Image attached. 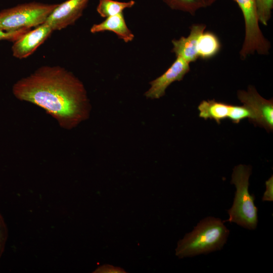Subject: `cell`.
Instances as JSON below:
<instances>
[{"label": "cell", "mask_w": 273, "mask_h": 273, "mask_svg": "<svg viewBox=\"0 0 273 273\" xmlns=\"http://www.w3.org/2000/svg\"><path fill=\"white\" fill-rule=\"evenodd\" d=\"M259 22L267 26L271 18L273 0H255Z\"/></svg>", "instance_id": "2e32d148"}, {"label": "cell", "mask_w": 273, "mask_h": 273, "mask_svg": "<svg viewBox=\"0 0 273 273\" xmlns=\"http://www.w3.org/2000/svg\"><path fill=\"white\" fill-rule=\"evenodd\" d=\"M135 1L119 2L114 0H99L97 7L98 14L103 18L116 15L121 13L127 8H130L135 5Z\"/></svg>", "instance_id": "5bb4252c"}, {"label": "cell", "mask_w": 273, "mask_h": 273, "mask_svg": "<svg viewBox=\"0 0 273 273\" xmlns=\"http://www.w3.org/2000/svg\"><path fill=\"white\" fill-rule=\"evenodd\" d=\"M7 237V228L4 219L0 214V257L4 251Z\"/></svg>", "instance_id": "d6986e66"}, {"label": "cell", "mask_w": 273, "mask_h": 273, "mask_svg": "<svg viewBox=\"0 0 273 273\" xmlns=\"http://www.w3.org/2000/svg\"><path fill=\"white\" fill-rule=\"evenodd\" d=\"M53 30L43 23L30 29L15 41L12 47L13 56L18 59L26 58L31 55L51 35Z\"/></svg>", "instance_id": "9c48e42d"}, {"label": "cell", "mask_w": 273, "mask_h": 273, "mask_svg": "<svg viewBox=\"0 0 273 273\" xmlns=\"http://www.w3.org/2000/svg\"><path fill=\"white\" fill-rule=\"evenodd\" d=\"M251 167L239 164L233 169L231 183L236 190L232 207L227 210L228 220L224 222H234L238 225L254 230L258 224V209L254 204L255 196L249 192V179Z\"/></svg>", "instance_id": "3957f363"}, {"label": "cell", "mask_w": 273, "mask_h": 273, "mask_svg": "<svg viewBox=\"0 0 273 273\" xmlns=\"http://www.w3.org/2000/svg\"><path fill=\"white\" fill-rule=\"evenodd\" d=\"M58 4L29 2L0 11V30L11 31L31 28L45 22Z\"/></svg>", "instance_id": "277c9868"}, {"label": "cell", "mask_w": 273, "mask_h": 273, "mask_svg": "<svg viewBox=\"0 0 273 273\" xmlns=\"http://www.w3.org/2000/svg\"><path fill=\"white\" fill-rule=\"evenodd\" d=\"M96 272H124V270L119 267H115L114 266L107 265H103L99 267Z\"/></svg>", "instance_id": "44dd1931"}, {"label": "cell", "mask_w": 273, "mask_h": 273, "mask_svg": "<svg viewBox=\"0 0 273 273\" xmlns=\"http://www.w3.org/2000/svg\"><path fill=\"white\" fill-rule=\"evenodd\" d=\"M229 234L230 230L223 221L207 216L177 242L175 255L183 258L220 250L226 244Z\"/></svg>", "instance_id": "7a4b0ae2"}, {"label": "cell", "mask_w": 273, "mask_h": 273, "mask_svg": "<svg viewBox=\"0 0 273 273\" xmlns=\"http://www.w3.org/2000/svg\"><path fill=\"white\" fill-rule=\"evenodd\" d=\"M171 9L195 15L196 12L207 6V0H162Z\"/></svg>", "instance_id": "9a60e30c"}, {"label": "cell", "mask_w": 273, "mask_h": 273, "mask_svg": "<svg viewBox=\"0 0 273 273\" xmlns=\"http://www.w3.org/2000/svg\"><path fill=\"white\" fill-rule=\"evenodd\" d=\"M206 27L204 24H193L187 37L181 36L178 39L172 40L171 52L176 57H181L189 63L195 62L198 58L197 51L198 39Z\"/></svg>", "instance_id": "30bf717a"}, {"label": "cell", "mask_w": 273, "mask_h": 273, "mask_svg": "<svg viewBox=\"0 0 273 273\" xmlns=\"http://www.w3.org/2000/svg\"><path fill=\"white\" fill-rule=\"evenodd\" d=\"M221 43L218 37L210 31L203 32L200 36L197 46L198 58L207 60L219 52Z\"/></svg>", "instance_id": "4fadbf2b"}, {"label": "cell", "mask_w": 273, "mask_h": 273, "mask_svg": "<svg viewBox=\"0 0 273 273\" xmlns=\"http://www.w3.org/2000/svg\"><path fill=\"white\" fill-rule=\"evenodd\" d=\"M31 28H22L19 30L5 31L0 30V40H7L14 42Z\"/></svg>", "instance_id": "ac0fdd59"}, {"label": "cell", "mask_w": 273, "mask_h": 273, "mask_svg": "<svg viewBox=\"0 0 273 273\" xmlns=\"http://www.w3.org/2000/svg\"><path fill=\"white\" fill-rule=\"evenodd\" d=\"M232 105L215 100H203L198 107L199 116L205 120H214L220 124L221 120L229 118Z\"/></svg>", "instance_id": "7c38bea8"}, {"label": "cell", "mask_w": 273, "mask_h": 273, "mask_svg": "<svg viewBox=\"0 0 273 273\" xmlns=\"http://www.w3.org/2000/svg\"><path fill=\"white\" fill-rule=\"evenodd\" d=\"M89 0H67L58 4L44 23L53 31L71 25L82 15Z\"/></svg>", "instance_id": "52a82bcc"}, {"label": "cell", "mask_w": 273, "mask_h": 273, "mask_svg": "<svg viewBox=\"0 0 273 273\" xmlns=\"http://www.w3.org/2000/svg\"><path fill=\"white\" fill-rule=\"evenodd\" d=\"M14 96L44 109L63 128L76 127L89 116L90 104L82 82L60 66H42L18 80Z\"/></svg>", "instance_id": "6da1fadb"}, {"label": "cell", "mask_w": 273, "mask_h": 273, "mask_svg": "<svg viewBox=\"0 0 273 273\" xmlns=\"http://www.w3.org/2000/svg\"><path fill=\"white\" fill-rule=\"evenodd\" d=\"M190 70V63L180 57L161 75L150 82V87L145 96L150 99H158L164 96L167 88L173 82L183 80Z\"/></svg>", "instance_id": "ba28073f"}, {"label": "cell", "mask_w": 273, "mask_h": 273, "mask_svg": "<svg viewBox=\"0 0 273 273\" xmlns=\"http://www.w3.org/2000/svg\"><path fill=\"white\" fill-rule=\"evenodd\" d=\"M248 118L250 121L253 119V114L250 109L246 105H232L229 119L235 123H239L242 119Z\"/></svg>", "instance_id": "e0dca14e"}, {"label": "cell", "mask_w": 273, "mask_h": 273, "mask_svg": "<svg viewBox=\"0 0 273 273\" xmlns=\"http://www.w3.org/2000/svg\"><path fill=\"white\" fill-rule=\"evenodd\" d=\"M238 97L243 105L251 111L253 119L251 122L256 125L263 127L267 131L273 129V101L261 96L256 88L249 85L247 90L238 92Z\"/></svg>", "instance_id": "8992f818"}, {"label": "cell", "mask_w": 273, "mask_h": 273, "mask_svg": "<svg viewBox=\"0 0 273 273\" xmlns=\"http://www.w3.org/2000/svg\"><path fill=\"white\" fill-rule=\"evenodd\" d=\"M216 1L207 0L208 7ZM234 1L241 9L245 22V35L240 52L241 59L244 60L255 52L259 55H268L270 43L264 36L259 27L255 0Z\"/></svg>", "instance_id": "5b68a950"}, {"label": "cell", "mask_w": 273, "mask_h": 273, "mask_svg": "<svg viewBox=\"0 0 273 273\" xmlns=\"http://www.w3.org/2000/svg\"><path fill=\"white\" fill-rule=\"evenodd\" d=\"M106 31L114 32L126 43L132 41L134 37L126 25L123 13L106 18L102 22L94 24L90 29L92 33Z\"/></svg>", "instance_id": "8fae6325"}, {"label": "cell", "mask_w": 273, "mask_h": 273, "mask_svg": "<svg viewBox=\"0 0 273 273\" xmlns=\"http://www.w3.org/2000/svg\"><path fill=\"white\" fill-rule=\"evenodd\" d=\"M266 189L262 197V201H273V176H271L265 181Z\"/></svg>", "instance_id": "ffe728a7"}]
</instances>
